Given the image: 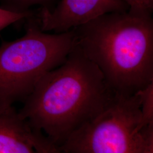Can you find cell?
I'll list each match as a JSON object with an SVG mask.
<instances>
[{"mask_svg":"<svg viewBox=\"0 0 153 153\" xmlns=\"http://www.w3.org/2000/svg\"><path fill=\"white\" fill-rule=\"evenodd\" d=\"M116 94L76 44L62 64L41 78L18 112L32 129L60 146Z\"/></svg>","mask_w":153,"mask_h":153,"instance_id":"cell-1","label":"cell"},{"mask_svg":"<svg viewBox=\"0 0 153 153\" xmlns=\"http://www.w3.org/2000/svg\"><path fill=\"white\" fill-rule=\"evenodd\" d=\"M152 12L111 13L73 29L76 45L115 94L132 95L153 82Z\"/></svg>","mask_w":153,"mask_h":153,"instance_id":"cell-2","label":"cell"},{"mask_svg":"<svg viewBox=\"0 0 153 153\" xmlns=\"http://www.w3.org/2000/svg\"><path fill=\"white\" fill-rule=\"evenodd\" d=\"M26 21L24 36L12 42L2 40L0 45V106L23 102L76 45L73 29L50 34L41 30L35 14Z\"/></svg>","mask_w":153,"mask_h":153,"instance_id":"cell-3","label":"cell"},{"mask_svg":"<svg viewBox=\"0 0 153 153\" xmlns=\"http://www.w3.org/2000/svg\"><path fill=\"white\" fill-rule=\"evenodd\" d=\"M147 128L137 94H116L103 111L59 146L68 153H142Z\"/></svg>","mask_w":153,"mask_h":153,"instance_id":"cell-4","label":"cell"},{"mask_svg":"<svg viewBox=\"0 0 153 153\" xmlns=\"http://www.w3.org/2000/svg\"><path fill=\"white\" fill-rule=\"evenodd\" d=\"M124 0H61L52 10L43 7L36 14L41 30L65 33L105 14L128 10Z\"/></svg>","mask_w":153,"mask_h":153,"instance_id":"cell-5","label":"cell"},{"mask_svg":"<svg viewBox=\"0 0 153 153\" xmlns=\"http://www.w3.org/2000/svg\"><path fill=\"white\" fill-rule=\"evenodd\" d=\"M31 129L13 106H0V153H36Z\"/></svg>","mask_w":153,"mask_h":153,"instance_id":"cell-6","label":"cell"},{"mask_svg":"<svg viewBox=\"0 0 153 153\" xmlns=\"http://www.w3.org/2000/svg\"><path fill=\"white\" fill-rule=\"evenodd\" d=\"M135 94L140 100L143 128L153 126V82Z\"/></svg>","mask_w":153,"mask_h":153,"instance_id":"cell-7","label":"cell"},{"mask_svg":"<svg viewBox=\"0 0 153 153\" xmlns=\"http://www.w3.org/2000/svg\"><path fill=\"white\" fill-rule=\"evenodd\" d=\"M30 138L36 153H68L50 140L41 131L31 129Z\"/></svg>","mask_w":153,"mask_h":153,"instance_id":"cell-8","label":"cell"},{"mask_svg":"<svg viewBox=\"0 0 153 153\" xmlns=\"http://www.w3.org/2000/svg\"><path fill=\"white\" fill-rule=\"evenodd\" d=\"M34 14H35L30 10L25 12H16L1 7L0 31L11 25L18 24L22 22V21H26L27 19Z\"/></svg>","mask_w":153,"mask_h":153,"instance_id":"cell-9","label":"cell"},{"mask_svg":"<svg viewBox=\"0 0 153 153\" xmlns=\"http://www.w3.org/2000/svg\"><path fill=\"white\" fill-rule=\"evenodd\" d=\"M48 0H3L4 9L16 12L29 11L31 6L45 4Z\"/></svg>","mask_w":153,"mask_h":153,"instance_id":"cell-10","label":"cell"},{"mask_svg":"<svg viewBox=\"0 0 153 153\" xmlns=\"http://www.w3.org/2000/svg\"><path fill=\"white\" fill-rule=\"evenodd\" d=\"M131 10L153 11V0H124Z\"/></svg>","mask_w":153,"mask_h":153,"instance_id":"cell-11","label":"cell"},{"mask_svg":"<svg viewBox=\"0 0 153 153\" xmlns=\"http://www.w3.org/2000/svg\"><path fill=\"white\" fill-rule=\"evenodd\" d=\"M142 153H153V126L147 128L145 143Z\"/></svg>","mask_w":153,"mask_h":153,"instance_id":"cell-12","label":"cell"}]
</instances>
